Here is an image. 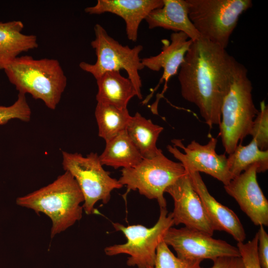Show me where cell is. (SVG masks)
<instances>
[{
    "mask_svg": "<svg viewBox=\"0 0 268 268\" xmlns=\"http://www.w3.org/2000/svg\"><path fill=\"white\" fill-rule=\"evenodd\" d=\"M232 57L226 49L200 38L193 41L179 68L183 98L198 107L210 129L220 122Z\"/></svg>",
    "mask_w": 268,
    "mask_h": 268,
    "instance_id": "obj_1",
    "label": "cell"
},
{
    "mask_svg": "<svg viewBox=\"0 0 268 268\" xmlns=\"http://www.w3.org/2000/svg\"><path fill=\"white\" fill-rule=\"evenodd\" d=\"M252 89L247 68L233 57L218 125L219 135L228 154L232 153L244 138L250 135L259 112L253 102Z\"/></svg>",
    "mask_w": 268,
    "mask_h": 268,
    "instance_id": "obj_2",
    "label": "cell"
},
{
    "mask_svg": "<svg viewBox=\"0 0 268 268\" xmlns=\"http://www.w3.org/2000/svg\"><path fill=\"white\" fill-rule=\"evenodd\" d=\"M19 206L47 215L52 220L51 237L81 219L84 197L76 180L67 171L52 183L16 201Z\"/></svg>",
    "mask_w": 268,
    "mask_h": 268,
    "instance_id": "obj_3",
    "label": "cell"
},
{
    "mask_svg": "<svg viewBox=\"0 0 268 268\" xmlns=\"http://www.w3.org/2000/svg\"><path fill=\"white\" fill-rule=\"evenodd\" d=\"M3 69L18 93L30 94L51 110L56 108L67 84V78L56 59L18 57Z\"/></svg>",
    "mask_w": 268,
    "mask_h": 268,
    "instance_id": "obj_4",
    "label": "cell"
},
{
    "mask_svg": "<svg viewBox=\"0 0 268 268\" xmlns=\"http://www.w3.org/2000/svg\"><path fill=\"white\" fill-rule=\"evenodd\" d=\"M189 18L201 37L223 49L251 0H186Z\"/></svg>",
    "mask_w": 268,
    "mask_h": 268,
    "instance_id": "obj_5",
    "label": "cell"
},
{
    "mask_svg": "<svg viewBox=\"0 0 268 268\" xmlns=\"http://www.w3.org/2000/svg\"><path fill=\"white\" fill-rule=\"evenodd\" d=\"M95 38L91 42L97 57L94 64L81 62L79 67L91 74L97 79L107 71H127L128 78L132 81L138 99H141L142 86L139 71L144 68L139 58L143 46L138 45L134 48L123 46L109 36L104 27L99 24L94 27Z\"/></svg>",
    "mask_w": 268,
    "mask_h": 268,
    "instance_id": "obj_6",
    "label": "cell"
},
{
    "mask_svg": "<svg viewBox=\"0 0 268 268\" xmlns=\"http://www.w3.org/2000/svg\"><path fill=\"white\" fill-rule=\"evenodd\" d=\"M118 180L128 190H137L149 199L157 200L160 208L166 207L165 190L187 171L180 162L173 161L161 150L151 158H143L136 166L123 168Z\"/></svg>",
    "mask_w": 268,
    "mask_h": 268,
    "instance_id": "obj_7",
    "label": "cell"
},
{
    "mask_svg": "<svg viewBox=\"0 0 268 268\" xmlns=\"http://www.w3.org/2000/svg\"><path fill=\"white\" fill-rule=\"evenodd\" d=\"M113 225L125 235L127 242L106 247L105 254L109 256L128 255V266L147 268L153 267L156 249L174 223L172 213H168L166 207H161L159 218L152 227L140 224L125 226L117 222L113 223Z\"/></svg>",
    "mask_w": 268,
    "mask_h": 268,
    "instance_id": "obj_8",
    "label": "cell"
},
{
    "mask_svg": "<svg viewBox=\"0 0 268 268\" xmlns=\"http://www.w3.org/2000/svg\"><path fill=\"white\" fill-rule=\"evenodd\" d=\"M62 157L64 170L72 175L83 194L82 206L87 214L95 212L97 202L107 203L111 192L123 187L119 180L104 170L97 153L91 152L84 157L79 153L63 151Z\"/></svg>",
    "mask_w": 268,
    "mask_h": 268,
    "instance_id": "obj_9",
    "label": "cell"
},
{
    "mask_svg": "<svg viewBox=\"0 0 268 268\" xmlns=\"http://www.w3.org/2000/svg\"><path fill=\"white\" fill-rule=\"evenodd\" d=\"M163 241L175 251L177 257L189 261L201 263L225 256L240 257L237 247L216 239L202 231L186 227H170Z\"/></svg>",
    "mask_w": 268,
    "mask_h": 268,
    "instance_id": "obj_10",
    "label": "cell"
},
{
    "mask_svg": "<svg viewBox=\"0 0 268 268\" xmlns=\"http://www.w3.org/2000/svg\"><path fill=\"white\" fill-rule=\"evenodd\" d=\"M171 142L173 145L167 146L168 151L180 161L186 171L204 173L224 186L232 179L227 157L225 154H218L216 152V138L211 137L205 144L194 140L187 146L181 139H173Z\"/></svg>",
    "mask_w": 268,
    "mask_h": 268,
    "instance_id": "obj_11",
    "label": "cell"
},
{
    "mask_svg": "<svg viewBox=\"0 0 268 268\" xmlns=\"http://www.w3.org/2000/svg\"><path fill=\"white\" fill-rule=\"evenodd\" d=\"M165 193L169 194L174 201L171 212L174 225L183 224L185 227L213 235L214 228L187 172L167 187Z\"/></svg>",
    "mask_w": 268,
    "mask_h": 268,
    "instance_id": "obj_12",
    "label": "cell"
},
{
    "mask_svg": "<svg viewBox=\"0 0 268 268\" xmlns=\"http://www.w3.org/2000/svg\"><path fill=\"white\" fill-rule=\"evenodd\" d=\"M259 167L254 164L224 186L226 192L256 226H268V201L257 181Z\"/></svg>",
    "mask_w": 268,
    "mask_h": 268,
    "instance_id": "obj_13",
    "label": "cell"
},
{
    "mask_svg": "<svg viewBox=\"0 0 268 268\" xmlns=\"http://www.w3.org/2000/svg\"><path fill=\"white\" fill-rule=\"evenodd\" d=\"M170 39V42L166 39L162 40L163 46L159 54L141 59L144 67L155 71H159L161 68L163 69V75L157 85L143 101V104L147 103L160 84L164 81L162 92L157 96L156 101L151 106V111L153 113H157L158 101L163 96L167 89L169 80L178 73L185 56L193 42L186 34L181 32L172 33Z\"/></svg>",
    "mask_w": 268,
    "mask_h": 268,
    "instance_id": "obj_14",
    "label": "cell"
},
{
    "mask_svg": "<svg viewBox=\"0 0 268 268\" xmlns=\"http://www.w3.org/2000/svg\"><path fill=\"white\" fill-rule=\"evenodd\" d=\"M163 5V0H98L84 11L89 14L110 12L121 17L126 24L128 38L136 42L140 23L151 11Z\"/></svg>",
    "mask_w": 268,
    "mask_h": 268,
    "instance_id": "obj_15",
    "label": "cell"
},
{
    "mask_svg": "<svg viewBox=\"0 0 268 268\" xmlns=\"http://www.w3.org/2000/svg\"><path fill=\"white\" fill-rule=\"evenodd\" d=\"M187 172L215 231H224L231 235L237 242H244L246 234L236 213L218 202L209 193L200 173Z\"/></svg>",
    "mask_w": 268,
    "mask_h": 268,
    "instance_id": "obj_16",
    "label": "cell"
},
{
    "mask_svg": "<svg viewBox=\"0 0 268 268\" xmlns=\"http://www.w3.org/2000/svg\"><path fill=\"white\" fill-rule=\"evenodd\" d=\"M163 0V6L151 11L145 19L149 29L161 27L181 32L193 41L201 38L189 18L186 0Z\"/></svg>",
    "mask_w": 268,
    "mask_h": 268,
    "instance_id": "obj_17",
    "label": "cell"
},
{
    "mask_svg": "<svg viewBox=\"0 0 268 268\" xmlns=\"http://www.w3.org/2000/svg\"><path fill=\"white\" fill-rule=\"evenodd\" d=\"M23 22L13 20L0 21V69L18 57L21 53L38 47L37 37L22 33Z\"/></svg>",
    "mask_w": 268,
    "mask_h": 268,
    "instance_id": "obj_18",
    "label": "cell"
},
{
    "mask_svg": "<svg viewBox=\"0 0 268 268\" xmlns=\"http://www.w3.org/2000/svg\"><path fill=\"white\" fill-rule=\"evenodd\" d=\"M96 80L97 102L110 104L119 108H127L130 100L137 96L132 81L122 76L119 71L105 72Z\"/></svg>",
    "mask_w": 268,
    "mask_h": 268,
    "instance_id": "obj_19",
    "label": "cell"
},
{
    "mask_svg": "<svg viewBox=\"0 0 268 268\" xmlns=\"http://www.w3.org/2000/svg\"><path fill=\"white\" fill-rule=\"evenodd\" d=\"M99 157L102 165L115 169L134 167L143 159L126 130L106 141L105 148Z\"/></svg>",
    "mask_w": 268,
    "mask_h": 268,
    "instance_id": "obj_20",
    "label": "cell"
},
{
    "mask_svg": "<svg viewBox=\"0 0 268 268\" xmlns=\"http://www.w3.org/2000/svg\"><path fill=\"white\" fill-rule=\"evenodd\" d=\"M163 128L154 124L136 112L126 129L127 133L143 158H151L162 150L156 146V142Z\"/></svg>",
    "mask_w": 268,
    "mask_h": 268,
    "instance_id": "obj_21",
    "label": "cell"
},
{
    "mask_svg": "<svg viewBox=\"0 0 268 268\" xmlns=\"http://www.w3.org/2000/svg\"><path fill=\"white\" fill-rule=\"evenodd\" d=\"M95 116L98 135L106 142L126 131L132 117L127 108L100 102L96 105Z\"/></svg>",
    "mask_w": 268,
    "mask_h": 268,
    "instance_id": "obj_22",
    "label": "cell"
},
{
    "mask_svg": "<svg viewBox=\"0 0 268 268\" xmlns=\"http://www.w3.org/2000/svg\"><path fill=\"white\" fill-rule=\"evenodd\" d=\"M227 160L233 178L254 164L259 167L258 173L264 172L268 169V150H261L256 141L252 138L247 145L239 143L233 152L228 154Z\"/></svg>",
    "mask_w": 268,
    "mask_h": 268,
    "instance_id": "obj_23",
    "label": "cell"
},
{
    "mask_svg": "<svg viewBox=\"0 0 268 268\" xmlns=\"http://www.w3.org/2000/svg\"><path fill=\"white\" fill-rule=\"evenodd\" d=\"M147 268H203L201 263L185 260L175 256L169 246L162 241L156 252L154 265Z\"/></svg>",
    "mask_w": 268,
    "mask_h": 268,
    "instance_id": "obj_24",
    "label": "cell"
},
{
    "mask_svg": "<svg viewBox=\"0 0 268 268\" xmlns=\"http://www.w3.org/2000/svg\"><path fill=\"white\" fill-rule=\"evenodd\" d=\"M31 116V110L25 94L18 93L17 100L10 106H0V125L12 119L28 122Z\"/></svg>",
    "mask_w": 268,
    "mask_h": 268,
    "instance_id": "obj_25",
    "label": "cell"
},
{
    "mask_svg": "<svg viewBox=\"0 0 268 268\" xmlns=\"http://www.w3.org/2000/svg\"><path fill=\"white\" fill-rule=\"evenodd\" d=\"M262 150H268V107L264 101L255 118L250 134Z\"/></svg>",
    "mask_w": 268,
    "mask_h": 268,
    "instance_id": "obj_26",
    "label": "cell"
},
{
    "mask_svg": "<svg viewBox=\"0 0 268 268\" xmlns=\"http://www.w3.org/2000/svg\"><path fill=\"white\" fill-rule=\"evenodd\" d=\"M258 239L257 233L253 239L247 243L237 242L236 247L245 268H262L258 256Z\"/></svg>",
    "mask_w": 268,
    "mask_h": 268,
    "instance_id": "obj_27",
    "label": "cell"
},
{
    "mask_svg": "<svg viewBox=\"0 0 268 268\" xmlns=\"http://www.w3.org/2000/svg\"><path fill=\"white\" fill-rule=\"evenodd\" d=\"M258 231V256L262 268H268V234L264 226Z\"/></svg>",
    "mask_w": 268,
    "mask_h": 268,
    "instance_id": "obj_28",
    "label": "cell"
},
{
    "mask_svg": "<svg viewBox=\"0 0 268 268\" xmlns=\"http://www.w3.org/2000/svg\"><path fill=\"white\" fill-rule=\"evenodd\" d=\"M211 268H245L240 257L225 256L212 260Z\"/></svg>",
    "mask_w": 268,
    "mask_h": 268,
    "instance_id": "obj_29",
    "label": "cell"
}]
</instances>
